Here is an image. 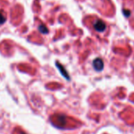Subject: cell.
Here are the masks:
<instances>
[{
  "label": "cell",
  "mask_w": 134,
  "mask_h": 134,
  "mask_svg": "<svg viewBox=\"0 0 134 134\" xmlns=\"http://www.w3.org/2000/svg\"><path fill=\"white\" fill-rule=\"evenodd\" d=\"M7 21V16L5 15L4 12L0 10V25H3Z\"/></svg>",
  "instance_id": "obj_3"
},
{
  "label": "cell",
  "mask_w": 134,
  "mask_h": 134,
  "mask_svg": "<svg viewBox=\"0 0 134 134\" xmlns=\"http://www.w3.org/2000/svg\"><path fill=\"white\" fill-rule=\"evenodd\" d=\"M39 30H40V32H42V33H47V32H48V29H47L45 26H43V25H40V26L39 27Z\"/></svg>",
  "instance_id": "obj_4"
},
{
  "label": "cell",
  "mask_w": 134,
  "mask_h": 134,
  "mask_svg": "<svg viewBox=\"0 0 134 134\" xmlns=\"http://www.w3.org/2000/svg\"><path fill=\"white\" fill-rule=\"evenodd\" d=\"M93 28L98 32H103L107 29V25L103 21L97 19L93 22Z\"/></svg>",
  "instance_id": "obj_1"
},
{
  "label": "cell",
  "mask_w": 134,
  "mask_h": 134,
  "mask_svg": "<svg viewBox=\"0 0 134 134\" xmlns=\"http://www.w3.org/2000/svg\"><path fill=\"white\" fill-rule=\"evenodd\" d=\"M93 67H94V69L96 71H101V70H103V67H104L103 60L101 58H96L93 61Z\"/></svg>",
  "instance_id": "obj_2"
}]
</instances>
